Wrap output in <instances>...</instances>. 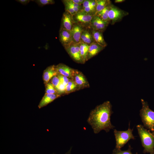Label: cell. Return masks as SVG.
<instances>
[{
    "mask_svg": "<svg viewBox=\"0 0 154 154\" xmlns=\"http://www.w3.org/2000/svg\"><path fill=\"white\" fill-rule=\"evenodd\" d=\"M113 113L112 105L109 101H106L97 106L90 112L87 121L90 125L95 133L102 130L106 132L113 129L115 126L110 121V117Z\"/></svg>",
    "mask_w": 154,
    "mask_h": 154,
    "instance_id": "1",
    "label": "cell"
},
{
    "mask_svg": "<svg viewBox=\"0 0 154 154\" xmlns=\"http://www.w3.org/2000/svg\"><path fill=\"white\" fill-rule=\"evenodd\" d=\"M136 127L144 148L143 153L154 154V132H150L142 125H138Z\"/></svg>",
    "mask_w": 154,
    "mask_h": 154,
    "instance_id": "2",
    "label": "cell"
},
{
    "mask_svg": "<svg viewBox=\"0 0 154 154\" xmlns=\"http://www.w3.org/2000/svg\"><path fill=\"white\" fill-rule=\"evenodd\" d=\"M142 108L140 111V116L144 127L152 132H154V111L149 107L147 102L141 99Z\"/></svg>",
    "mask_w": 154,
    "mask_h": 154,
    "instance_id": "3",
    "label": "cell"
},
{
    "mask_svg": "<svg viewBox=\"0 0 154 154\" xmlns=\"http://www.w3.org/2000/svg\"><path fill=\"white\" fill-rule=\"evenodd\" d=\"M133 129L130 128V123L129 127L125 131H119L116 129H114V133L116 140L115 148L121 149L130 139H135V136L132 133Z\"/></svg>",
    "mask_w": 154,
    "mask_h": 154,
    "instance_id": "4",
    "label": "cell"
},
{
    "mask_svg": "<svg viewBox=\"0 0 154 154\" xmlns=\"http://www.w3.org/2000/svg\"><path fill=\"white\" fill-rule=\"evenodd\" d=\"M94 15L86 13L81 10L72 16V17L74 23L83 27L89 28Z\"/></svg>",
    "mask_w": 154,
    "mask_h": 154,
    "instance_id": "5",
    "label": "cell"
},
{
    "mask_svg": "<svg viewBox=\"0 0 154 154\" xmlns=\"http://www.w3.org/2000/svg\"><path fill=\"white\" fill-rule=\"evenodd\" d=\"M65 50L72 58L76 62L84 64L82 59L80 51V43L72 42L63 46Z\"/></svg>",
    "mask_w": 154,
    "mask_h": 154,
    "instance_id": "6",
    "label": "cell"
},
{
    "mask_svg": "<svg viewBox=\"0 0 154 154\" xmlns=\"http://www.w3.org/2000/svg\"><path fill=\"white\" fill-rule=\"evenodd\" d=\"M128 14L127 12L111 4L108 13V17L110 22L112 24H114L116 22L120 21Z\"/></svg>",
    "mask_w": 154,
    "mask_h": 154,
    "instance_id": "7",
    "label": "cell"
},
{
    "mask_svg": "<svg viewBox=\"0 0 154 154\" xmlns=\"http://www.w3.org/2000/svg\"><path fill=\"white\" fill-rule=\"evenodd\" d=\"M72 80L79 90L90 87L89 83L85 76L82 72L77 70L75 69Z\"/></svg>",
    "mask_w": 154,
    "mask_h": 154,
    "instance_id": "8",
    "label": "cell"
},
{
    "mask_svg": "<svg viewBox=\"0 0 154 154\" xmlns=\"http://www.w3.org/2000/svg\"><path fill=\"white\" fill-rule=\"evenodd\" d=\"M109 23L102 20L95 15L91 21L89 28L103 32L106 29Z\"/></svg>",
    "mask_w": 154,
    "mask_h": 154,
    "instance_id": "9",
    "label": "cell"
},
{
    "mask_svg": "<svg viewBox=\"0 0 154 154\" xmlns=\"http://www.w3.org/2000/svg\"><path fill=\"white\" fill-rule=\"evenodd\" d=\"M74 23L72 16L68 11H65L62 15L60 28L71 31Z\"/></svg>",
    "mask_w": 154,
    "mask_h": 154,
    "instance_id": "10",
    "label": "cell"
},
{
    "mask_svg": "<svg viewBox=\"0 0 154 154\" xmlns=\"http://www.w3.org/2000/svg\"><path fill=\"white\" fill-rule=\"evenodd\" d=\"M55 68L58 74L72 79L75 69L62 63H60L55 66Z\"/></svg>",
    "mask_w": 154,
    "mask_h": 154,
    "instance_id": "11",
    "label": "cell"
},
{
    "mask_svg": "<svg viewBox=\"0 0 154 154\" xmlns=\"http://www.w3.org/2000/svg\"><path fill=\"white\" fill-rule=\"evenodd\" d=\"M59 37L60 41L63 46L73 42L71 31L60 28Z\"/></svg>",
    "mask_w": 154,
    "mask_h": 154,
    "instance_id": "12",
    "label": "cell"
},
{
    "mask_svg": "<svg viewBox=\"0 0 154 154\" xmlns=\"http://www.w3.org/2000/svg\"><path fill=\"white\" fill-rule=\"evenodd\" d=\"M84 28L76 23H74L71 31L73 42L77 43L81 42V37Z\"/></svg>",
    "mask_w": 154,
    "mask_h": 154,
    "instance_id": "13",
    "label": "cell"
},
{
    "mask_svg": "<svg viewBox=\"0 0 154 154\" xmlns=\"http://www.w3.org/2000/svg\"><path fill=\"white\" fill-rule=\"evenodd\" d=\"M58 73L56 69L55 66L51 65L47 67L44 71L42 78L45 84L48 82L51 78Z\"/></svg>",
    "mask_w": 154,
    "mask_h": 154,
    "instance_id": "14",
    "label": "cell"
},
{
    "mask_svg": "<svg viewBox=\"0 0 154 154\" xmlns=\"http://www.w3.org/2000/svg\"><path fill=\"white\" fill-rule=\"evenodd\" d=\"M104 48V47L100 45L95 42H93L89 46L87 61L97 55Z\"/></svg>",
    "mask_w": 154,
    "mask_h": 154,
    "instance_id": "15",
    "label": "cell"
},
{
    "mask_svg": "<svg viewBox=\"0 0 154 154\" xmlns=\"http://www.w3.org/2000/svg\"><path fill=\"white\" fill-rule=\"evenodd\" d=\"M59 94H45L40 101L38 107L40 109L53 102L56 98L60 97Z\"/></svg>",
    "mask_w": 154,
    "mask_h": 154,
    "instance_id": "16",
    "label": "cell"
},
{
    "mask_svg": "<svg viewBox=\"0 0 154 154\" xmlns=\"http://www.w3.org/2000/svg\"><path fill=\"white\" fill-rule=\"evenodd\" d=\"M89 29L84 28L81 37V42L90 45L95 41Z\"/></svg>",
    "mask_w": 154,
    "mask_h": 154,
    "instance_id": "17",
    "label": "cell"
},
{
    "mask_svg": "<svg viewBox=\"0 0 154 154\" xmlns=\"http://www.w3.org/2000/svg\"><path fill=\"white\" fill-rule=\"evenodd\" d=\"M91 31L94 41L100 45L105 47L107 44L104 39L103 32L93 29H92Z\"/></svg>",
    "mask_w": 154,
    "mask_h": 154,
    "instance_id": "18",
    "label": "cell"
},
{
    "mask_svg": "<svg viewBox=\"0 0 154 154\" xmlns=\"http://www.w3.org/2000/svg\"><path fill=\"white\" fill-rule=\"evenodd\" d=\"M89 46V45L81 42L80 43V54L84 63L87 61Z\"/></svg>",
    "mask_w": 154,
    "mask_h": 154,
    "instance_id": "19",
    "label": "cell"
},
{
    "mask_svg": "<svg viewBox=\"0 0 154 154\" xmlns=\"http://www.w3.org/2000/svg\"><path fill=\"white\" fill-rule=\"evenodd\" d=\"M96 14L99 12L106 7L111 4V1L108 0H96Z\"/></svg>",
    "mask_w": 154,
    "mask_h": 154,
    "instance_id": "20",
    "label": "cell"
},
{
    "mask_svg": "<svg viewBox=\"0 0 154 154\" xmlns=\"http://www.w3.org/2000/svg\"><path fill=\"white\" fill-rule=\"evenodd\" d=\"M111 4L106 7L101 11L97 13L95 15L99 17L102 20L110 23L108 17V13Z\"/></svg>",
    "mask_w": 154,
    "mask_h": 154,
    "instance_id": "21",
    "label": "cell"
},
{
    "mask_svg": "<svg viewBox=\"0 0 154 154\" xmlns=\"http://www.w3.org/2000/svg\"><path fill=\"white\" fill-rule=\"evenodd\" d=\"M79 89L74 81L70 79L66 86L65 94H68L70 93Z\"/></svg>",
    "mask_w": 154,
    "mask_h": 154,
    "instance_id": "22",
    "label": "cell"
},
{
    "mask_svg": "<svg viewBox=\"0 0 154 154\" xmlns=\"http://www.w3.org/2000/svg\"><path fill=\"white\" fill-rule=\"evenodd\" d=\"M45 94H59L56 89L50 82L45 84Z\"/></svg>",
    "mask_w": 154,
    "mask_h": 154,
    "instance_id": "23",
    "label": "cell"
},
{
    "mask_svg": "<svg viewBox=\"0 0 154 154\" xmlns=\"http://www.w3.org/2000/svg\"><path fill=\"white\" fill-rule=\"evenodd\" d=\"M132 149L129 145L128 149L126 151H122L121 149L115 148L113 151L112 154H133L131 151ZM135 154H138V153H136Z\"/></svg>",
    "mask_w": 154,
    "mask_h": 154,
    "instance_id": "24",
    "label": "cell"
},
{
    "mask_svg": "<svg viewBox=\"0 0 154 154\" xmlns=\"http://www.w3.org/2000/svg\"><path fill=\"white\" fill-rule=\"evenodd\" d=\"M35 1L40 7H43L48 5L53 4L55 2L53 0H32Z\"/></svg>",
    "mask_w": 154,
    "mask_h": 154,
    "instance_id": "25",
    "label": "cell"
},
{
    "mask_svg": "<svg viewBox=\"0 0 154 154\" xmlns=\"http://www.w3.org/2000/svg\"><path fill=\"white\" fill-rule=\"evenodd\" d=\"M96 0H85L84 2L82 5V9L91 6H93L96 7Z\"/></svg>",
    "mask_w": 154,
    "mask_h": 154,
    "instance_id": "26",
    "label": "cell"
},
{
    "mask_svg": "<svg viewBox=\"0 0 154 154\" xmlns=\"http://www.w3.org/2000/svg\"><path fill=\"white\" fill-rule=\"evenodd\" d=\"M81 10L87 13L95 15L96 13V7L93 6L82 9Z\"/></svg>",
    "mask_w": 154,
    "mask_h": 154,
    "instance_id": "27",
    "label": "cell"
},
{
    "mask_svg": "<svg viewBox=\"0 0 154 154\" xmlns=\"http://www.w3.org/2000/svg\"><path fill=\"white\" fill-rule=\"evenodd\" d=\"M56 89L58 93L60 95L65 94L66 86H64L61 82H60Z\"/></svg>",
    "mask_w": 154,
    "mask_h": 154,
    "instance_id": "28",
    "label": "cell"
},
{
    "mask_svg": "<svg viewBox=\"0 0 154 154\" xmlns=\"http://www.w3.org/2000/svg\"><path fill=\"white\" fill-rule=\"evenodd\" d=\"M57 75L60 79V82L65 86H66L70 80L68 78L60 74H58Z\"/></svg>",
    "mask_w": 154,
    "mask_h": 154,
    "instance_id": "29",
    "label": "cell"
},
{
    "mask_svg": "<svg viewBox=\"0 0 154 154\" xmlns=\"http://www.w3.org/2000/svg\"><path fill=\"white\" fill-rule=\"evenodd\" d=\"M49 82L53 85L55 88L60 82V79L57 75L54 76Z\"/></svg>",
    "mask_w": 154,
    "mask_h": 154,
    "instance_id": "30",
    "label": "cell"
},
{
    "mask_svg": "<svg viewBox=\"0 0 154 154\" xmlns=\"http://www.w3.org/2000/svg\"><path fill=\"white\" fill-rule=\"evenodd\" d=\"M63 4L64 5L65 11L68 12L72 16H73L76 13L71 6L66 3Z\"/></svg>",
    "mask_w": 154,
    "mask_h": 154,
    "instance_id": "31",
    "label": "cell"
},
{
    "mask_svg": "<svg viewBox=\"0 0 154 154\" xmlns=\"http://www.w3.org/2000/svg\"><path fill=\"white\" fill-rule=\"evenodd\" d=\"M15 1L24 5L27 4L31 1L30 0H17Z\"/></svg>",
    "mask_w": 154,
    "mask_h": 154,
    "instance_id": "32",
    "label": "cell"
},
{
    "mask_svg": "<svg viewBox=\"0 0 154 154\" xmlns=\"http://www.w3.org/2000/svg\"><path fill=\"white\" fill-rule=\"evenodd\" d=\"M74 3L80 5H82V4L80 2V0H71Z\"/></svg>",
    "mask_w": 154,
    "mask_h": 154,
    "instance_id": "33",
    "label": "cell"
},
{
    "mask_svg": "<svg viewBox=\"0 0 154 154\" xmlns=\"http://www.w3.org/2000/svg\"><path fill=\"white\" fill-rule=\"evenodd\" d=\"M124 0H115V2L116 3H120L124 1Z\"/></svg>",
    "mask_w": 154,
    "mask_h": 154,
    "instance_id": "34",
    "label": "cell"
},
{
    "mask_svg": "<svg viewBox=\"0 0 154 154\" xmlns=\"http://www.w3.org/2000/svg\"><path fill=\"white\" fill-rule=\"evenodd\" d=\"M72 148L71 147L70 150L67 152H66V153L65 154H70L71 153V150ZM52 154H54V153H53Z\"/></svg>",
    "mask_w": 154,
    "mask_h": 154,
    "instance_id": "35",
    "label": "cell"
}]
</instances>
